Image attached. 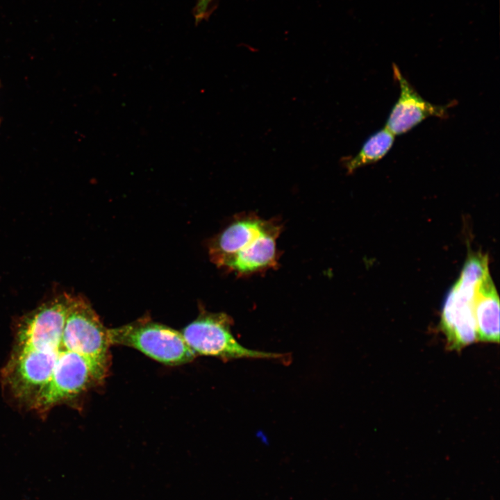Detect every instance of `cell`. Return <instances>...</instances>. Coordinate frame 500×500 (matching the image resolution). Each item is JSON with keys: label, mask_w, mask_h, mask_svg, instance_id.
Instances as JSON below:
<instances>
[{"label": "cell", "mask_w": 500, "mask_h": 500, "mask_svg": "<svg viewBox=\"0 0 500 500\" xmlns=\"http://www.w3.org/2000/svg\"><path fill=\"white\" fill-rule=\"evenodd\" d=\"M393 72L399 85L400 94L388 116L385 128L394 135H398L406 133L429 117H446L448 106L434 105L424 99L395 65Z\"/></svg>", "instance_id": "cell-6"}, {"label": "cell", "mask_w": 500, "mask_h": 500, "mask_svg": "<svg viewBox=\"0 0 500 500\" xmlns=\"http://www.w3.org/2000/svg\"><path fill=\"white\" fill-rule=\"evenodd\" d=\"M281 227L256 216L240 217L211 244L210 254L218 266L239 275L276 265V240Z\"/></svg>", "instance_id": "cell-2"}, {"label": "cell", "mask_w": 500, "mask_h": 500, "mask_svg": "<svg viewBox=\"0 0 500 500\" xmlns=\"http://www.w3.org/2000/svg\"><path fill=\"white\" fill-rule=\"evenodd\" d=\"M110 344L134 348L167 365L192 361L195 354L185 342L181 332L142 318L120 327L108 329Z\"/></svg>", "instance_id": "cell-4"}, {"label": "cell", "mask_w": 500, "mask_h": 500, "mask_svg": "<svg viewBox=\"0 0 500 500\" xmlns=\"http://www.w3.org/2000/svg\"><path fill=\"white\" fill-rule=\"evenodd\" d=\"M232 324V319L225 313L203 311L181 333L195 356H214L224 361L240 358L281 359L284 357L281 353L243 347L231 332Z\"/></svg>", "instance_id": "cell-5"}, {"label": "cell", "mask_w": 500, "mask_h": 500, "mask_svg": "<svg viewBox=\"0 0 500 500\" xmlns=\"http://www.w3.org/2000/svg\"><path fill=\"white\" fill-rule=\"evenodd\" d=\"M213 0H197L196 6V17L201 19L208 12L209 7Z\"/></svg>", "instance_id": "cell-9"}, {"label": "cell", "mask_w": 500, "mask_h": 500, "mask_svg": "<svg viewBox=\"0 0 500 500\" xmlns=\"http://www.w3.org/2000/svg\"><path fill=\"white\" fill-rule=\"evenodd\" d=\"M394 136L385 128L369 136L356 156L344 158V166L347 172L351 173L383 158L392 148Z\"/></svg>", "instance_id": "cell-8"}, {"label": "cell", "mask_w": 500, "mask_h": 500, "mask_svg": "<svg viewBox=\"0 0 500 500\" xmlns=\"http://www.w3.org/2000/svg\"><path fill=\"white\" fill-rule=\"evenodd\" d=\"M488 274V265L482 260L467 258L459 278L447 295L440 327L449 349L460 351L477 341L475 297L478 286Z\"/></svg>", "instance_id": "cell-3"}, {"label": "cell", "mask_w": 500, "mask_h": 500, "mask_svg": "<svg viewBox=\"0 0 500 500\" xmlns=\"http://www.w3.org/2000/svg\"><path fill=\"white\" fill-rule=\"evenodd\" d=\"M72 294L42 303L17 322L13 346L1 371L13 400L44 415L100 383L103 373L88 358L68 310Z\"/></svg>", "instance_id": "cell-1"}, {"label": "cell", "mask_w": 500, "mask_h": 500, "mask_svg": "<svg viewBox=\"0 0 500 500\" xmlns=\"http://www.w3.org/2000/svg\"><path fill=\"white\" fill-rule=\"evenodd\" d=\"M474 316L477 341L499 343V300L488 274L476 293Z\"/></svg>", "instance_id": "cell-7"}]
</instances>
